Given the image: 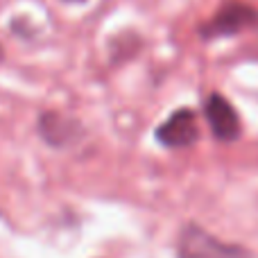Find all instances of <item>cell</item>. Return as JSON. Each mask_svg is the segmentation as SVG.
I'll return each mask as SVG.
<instances>
[{"instance_id":"cell-1","label":"cell","mask_w":258,"mask_h":258,"mask_svg":"<svg viewBox=\"0 0 258 258\" xmlns=\"http://www.w3.org/2000/svg\"><path fill=\"white\" fill-rule=\"evenodd\" d=\"M245 251L211 236L197 224H188L179 236V258H242Z\"/></svg>"},{"instance_id":"cell-2","label":"cell","mask_w":258,"mask_h":258,"mask_svg":"<svg viewBox=\"0 0 258 258\" xmlns=\"http://www.w3.org/2000/svg\"><path fill=\"white\" fill-rule=\"evenodd\" d=\"M258 25V12L254 7L245 3H231L222 5L215 12V16L209 23L200 27V34L204 39H218V36H231L238 32L247 30V27H256Z\"/></svg>"},{"instance_id":"cell-3","label":"cell","mask_w":258,"mask_h":258,"mask_svg":"<svg viewBox=\"0 0 258 258\" xmlns=\"http://www.w3.org/2000/svg\"><path fill=\"white\" fill-rule=\"evenodd\" d=\"M197 138H200V125H197L195 111H190V109L174 111L163 125L156 129V141L163 147H172V150L195 145Z\"/></svg>"},{"instance_id":"cell-4","label":"cell","mask_w":258,"mask_h":258,"mask_svg":"<svg viewBox=\"0 0 258 258\" xmlns=\"http://www.w3.org/2000/svg\"><path fill=\"white\" fill-rule=\"evenodd\" d=\"M204 116L213 136L222 143H233L240 136V118L224 95L211 93L204 102Z\"/></svg>"},{"instance_id":"cell-5","label":"cell","mask_w":258,"mask_h":258,"mask_svg":"<svg viewBox=\"0 0 258 258\" xmlns=\"http://www.w3.org/2000/svg\"><path fill=\"white\" fill-rule=\"evenodd\" d=\"M39 134L48 145L52 147H66L73 145L82 136V127L77 120L63 116L59 111H45L39 118Z\"/></svg>"},{"instance_id":"cell-6","label":"cell","mask_w":258,"mask_h":258,"mask_svg":"<svg viewBox=\"0 0 258 258\" xmlns=\"http://www.w3.org/2000/svg\"><path fill=\"white\" fill-rule=\"evenodd\" d=\"M0 61H3V45H0Z\"/></svg>"}]
</instances>
